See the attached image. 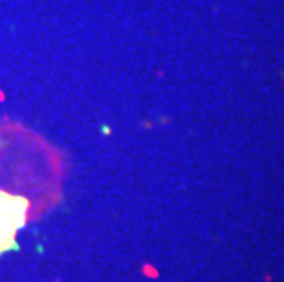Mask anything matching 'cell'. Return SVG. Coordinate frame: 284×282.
Returning <instances> with one entry per match:
<instances>
[{
	"instance_id": "1",
	"label": "cell",
	"mask_w": 284,
	"mask_h": 282,
	"mask_svg": "<svg viewBox=\"0 0 284 282\" xmlns=\"http://www.w3.org/2000/svg\"><path fill=\"white\" fill-rule=\"evenodd\" d=\"M28 200L0 191V253L17 249L15 234L26 224Z\"/></svg>"
}]
</instances>
